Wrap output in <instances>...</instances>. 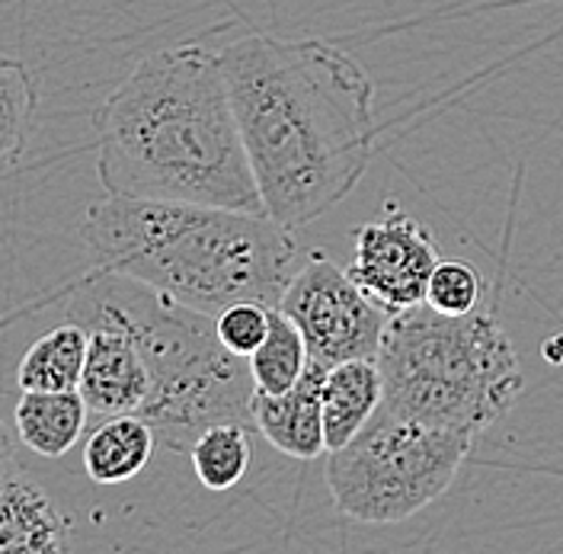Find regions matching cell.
I'll return each instance as SVG.
<instances>
[{"label":"cell","mask_w":563,"mask_h":554,"mask_svg":"<svg viewBox=\"0 0 563 554\" xmlns=\"http://www.w3.org/2000/svg\"><path fill=\"white\" fill-rule=\"evenodd\" d=\"M426 305L442 314H467L484 305V276L464 260H439L426 289Z\"/></svg>","instance_id":"19"},{"label":"cell","mask_w":563,"mask_h":554,"mask_svg":"<svg viewBox=\"0 0 563 554\" xmlns=\"http://www.w3.org/2000/svg\"><path fill=\"white\" fill-rule=\"evenodd\" d=\"M196 478L209 490H231L244 481L253 446H250V426L246 423H214L189 449Z\"/></svg>","instance_id":"17"},{"label":"cell","mask_w":563,"mask_h":554,"mask_svg":"<svg viewBox=\"0 0 563 554\" xmlns=\"http://www.w3.org/2000/svg\"><path fill=\"white\" fill-rule=\"evenodd\" d=\"M35 109V84L30 68L16 58H3L0 65V154L7 174L16 167L26 135H30V119Z\"/></svg>","instance_id":"18"},{"label":"cell","mask_w":563,"mask_h":554,"mask_svg":"<svg viewBox=\"0 0 563 554\" xmlns=\"http://www.w3.org/2000/svg\"><path fill=\"white\" fill-rule=\"evenodd\" d=\"M70 548L65 513L16 468L10 443H3L0 475V554H58Z\"/></svg>","instance_id":"10"},{"label":"cell","mask_w":563,"mask_h":554,"mask_svg":"<svg viewBox=\"0 0 563 554\" xmlns=\"http://www.w3.org/2000/svg\"><path fill=\"white\" fill-rule=\"evenodd\" d=\"M352 279L387 312L426 302L429 279L439 267V247L413 215L385 203L382 215L352 235Z\"/></svg>","instance_id":"8"},{"label":"cell","mask_w":563,"mask_h":554,"mask_svg":"<svg viewBox=\"0 0 563 554\" xmlns=\"http://www.w3.org/2000/svg\"><path fill=\"white\" fill-rule=\"evenodd\" d=\"M288 314L311 352V362L327 369L350 359H378L390 312L382 308L350 270L336 267L327 253H308L305 267L295 270L282 295Z\"/></svg>","instance_id":"7"},{"label":"cell","mask_w":563,"mask_h":554,"mask_svg":"<svg viewBox=\"0 0 563 554\" xmlns=\"http://www.w3.org/2000/svg\"><path fill=\"white\" fill-rule=\"evenodd\" d=\"M157 449V433L141 414L106 416L84 446V468L97 485H125L139 478Z\"/></svg>","instance_id":"14"},{"label":"cell","mask_w":563,"mask_h":554,"mask_svg":"<svg viewBox=\"0 0 563 554\" xmlns=\"http://www.w3.org/2000/svg\"><path fill=\"white\" fill-rule=\"evenodd\" d=\"M378 366L385 411L474 436L506 414L526 388L519 352L490 305L442 314L422 302L394 312Z\"/></svg>","instance_id":"5"},{"label":"cell","mask_w":563,"mask_h":554,"mask_svg":"<svg viewBox=\"0 0 563 554\" xmlns=\"http://www.w3.org/2000/svg\"><path fill=\"white\" fill-rule=\"evenodd\" d=\"M474 433L429 426L378 411L358 436L327 458V487L343 517L355 522H404L455 485Z\"/></svg>","instance_id":"6"},{"label":"cell","mask_w":563,"mask_h":554,"mask_svg":"<svg viewBox=\"0 0 563 554\" xmlns=\"http://www.w3.org/2000/svg\"><path fill=\"white\" fill-rule=\"evenodd\" d=\"M77 324H84L90 334L87 366L80 379V394L90 408V416L106 420L141 414L154 391V379L132 330L106 317H84Z\"/></svg>","instance_id":"9"},{"label":"cell","mask_w":563,"mask_h":554,"mask_svg":"<svg viewBox=\"0 0 563 554\" xmlns=\"http://www.w3.org/2000/svg\"><path fill=\"white\" fill-rule=\"evenodd\" d=\"M214 324H218L221 344L231 349V352L250 359L256 349L263 347V340L269 337L273 308L269 305H260V302H241V305H231L228 312L218 314Z\"/></svg>","instance_id":"20"},{"label":"cell","mask_w":563,"mask_h":554,"mask_svg":"<svg viewBox=\"0 0 563 554\" xmlns=\"http://www.w3.org/2000/svg\"><path fill=\"white\" fill-rule=\"evenodd\" d=\"M90 334L84 324L65 321L52 327L26 349L16 381L23 391H80L84 366H87Z\"/></svg>","instance_id":"15"},{"label":"cell","mask_w":563,"mask_h":554,"mask_svg":"<svg viewBox=\"0 0 563 554\" xmlns=\"http://www.w3.org/2000/svg\"><path fill=\"white\" fill-rule=\"evenodd\" d=\"M323 376L327 366L311 362L308 372L285 394H253V423L273 449L311 461L327 452L323 433Z\"/></svg>","instance_id":"11"},{"label":"cell","mask_w":563,"mask_h":554,"mask_svg":"<svg viewBox=\"0 0 563 554\" xmlns=\"http://www.w3.org/2000/svg\"><path fill=\"white\" fill-rule=\"evenodd\" d=\"M100 270L167 292L218 317L231 305L279 308L295 276V238L269 215L238 208L106 196L80 221Z\"/></svg>","instance_id":"3"},{"label":"cell","mask_w":563,"mask_h":554,"mask_svg":"<svg viewBox=\"0 0 563 554\" xmlns=\"http://www.w3.org/2000/svg\"><path fill=\"white\" fill-rule=\"evenodd\" d=\"M97 139L109 196L266 215L221 55L202 45L139 62L97 109Z\"/></svg>","instance_id":"2"},{"label":"cell","mask_w":563,"mask_h":554,"mask_svg":"<svg viewBox=\"0 0 563 554\" xmlns=\"http://www.w3.org/2000/svg\"><path fill=\"white\" fill-rule=\"evenodd\" d=\"M308 366H311V352H308L301 327L282 308H273L269 337L263 340V347L250 356L256 391H263V394H285L288 388H295L301 381V376L308 372Z\"/></svg>","instance_id":"16"},{"label":"cell","mask_w":563,"mask_h":554,"mask_svg":"<svg viewBox=\"0 0 563 554\" xmlns=\"http://www.w3.org/2000/svg\"><path fill=\"white\" fill-rule=\"evenodd\" d=\"M385 404V376L378 359H350L323 376V433L327 452L343 449Z\"/></svg>","instance_id":"12"},{"label":"cell","mask_w":563,"mask_h":554,"mask_svg":"<svg viewBox=\"0 0 563 554\" xmlns=\"http://www.w3.org/2000/svg\"><path fill=\"white\" fill-rule=\"evenodd\" d=\"M106 317L132 330L147 359L154 391L141 416L161 449L189 452L214 423H253L256 381L250 359L221 344L211 314L186 308L139 279L93 270L74 292L68 321Z\"/></svg>","instance_id":"4"},{"label":"cell","mask_w":563,"mask_h":554,"mask_svg":"<svg viewBox=\"0 0 563 554\" xmlns=\"http://www.w3.org/2000/svg\"><path fill=\"white\" fill-rule=\"evenodd\" d=\"M87 416L80 391H23L13 411L20 443L42 458L68 455L84 436Z\"/></svg>","instance_id":"13"},{"label":"cell","mask_w":563,"mask_h":554,"mask_svg":"<svg viewBox=\"0 0 563 554\" xmlns=\"http://www.w3.org/2000/svg\"><path fill=\"white\" fill-rule=\"evenodd\" d=\"M218 55L266 215L308 228L368 171L375 80L327 39L244 35Z\"/></svg>","instance_id":"1"}]
</instances>
